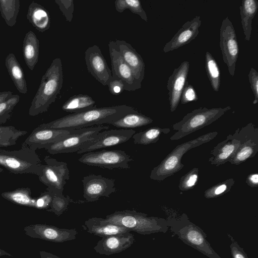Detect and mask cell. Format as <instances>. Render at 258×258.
Returning a JSON list of instances; mask_svg holds the SVG:
<instances>
[{
  "instance_id": "f1b7e54d",
  "label": "cell",
  "mask_w": 258,
  "mask_h": 258,
  "mask_svg": "<svg viewBox=\"0 0 258 258\" xmlns=\"http://www.w3.org/2000/svg\"><path fill=\"white\" fill-rule=\"evenodd\" d=\"M153 120L138 111L127 114L111 124L123 129H128L141 127L149 124Z\"/></svg>"
},
{
  "instance_id": "2e32d148",
  "label": "cell",
  "mask_w": 258,
  "mask_h": 258,
  "mask_svg": "<svg viewBox=\"0 0 258 258\" xmlns=\"http://www.w3.org/2000/svg\"><path fill=\"white\" fill-rule=\"evenodd\" d=\"M85 59L88 72L102 85L108 86L112 73L99 46L89 47L85 52Z\"/></svg>"
},
{
  "instance_id": "ba28073f",
  "label": "cell",
  "mask_w": 258,
  "mask_h": 258,
  "mask_svg": "<svg viewBox=\"0 0 258 258\" xmlns=\"http://www.w3.org/2000/svg\"><path fill=\"white\" fill-rule=\"evenodd\" d=\"M45 164L42 165L39 180L47 186L46 190L56 194H62L67 180L69 179V170L67 163L46 156Z\"/></svg>"
},
{
  "instance_id": "7dc6e473",
  "label": "cell",
  "mask_w": 258,
  "mask_h": 258,
  "mask_svg": "<svg viewBox=\"0 0 258 258\" xmlns=\"http://www.w3.org/2000/svg\"><path fill=\"white\" fill-rule=\"evenodd\" d=\"M11 91L0 92V103L9 98L13 95Z\"/></svg>"
},
{
  "instance_id": "60d3db41",
  "label": "cell",
  "mask_w": 258,
  "mask_h": 258,
  "mask_svg": "<svg viewBox=\"0 0 258 258\" xmlns=\"http://www.w3.org/2000/svg\"><path fill=\"white\" fill-rule=\"evenodd\" d=\"M198 100V97L194 87L187 81L182 91L180 103L185 104L192 101Z\"/></svg>"
},
{
  "instance_id": "ab89813d",
  "label": "cell",
  "mask_w": 258,
  "mask_h": 258,
  "mask_svg": "<svg viewBox=\"0 0 258 258\" xmlns=\"http://www.w3.org/2000/svg\"><path fill=\"white\" fill-rule=\"evenodd\" d=\"M54 2L58 6L66 20L71 22L73 17L74 4L73 0H55Z\"/></svg>"
},
{
  "instance_id": "d6a6232c",
  "label": "cell",
  "mask_w": 258,
  "mask_h": 258,
  "mask_svg": "<svg viewBox=\"0 0 258 258\" xmlns=\"http://www.w3.org/2000/svg\"><path fill=\"white\" fill-rule=\"evenodd\" d=\"M205 69L213 90L218 92L221 84V73L217 61L208 51L206 52Z\"/></svg>"
},
{
  "instance_id": "4316f807",
  "label": "cell",
  "mask_w": 258,
  "mask_h": 258,
  "mask_svg": "<svg viewBox=\"0 0 258 258\" xmlns=\"http://www.w3.org/2000/svg\"><path fill=\"white\" fill-rule=\"evenodd\" d=\"M239 10L245 40L249 41L252 30V21L258 10V2L257 0H243Z\"/></svg>"
},
{
  "instance_id": "5b68a950",
  "label": "cell",
  "mask_w": 258,
  "mask_h": 258,
  "mask_svg": "<svg viewBox=\"0 0 258 258\" xmlns=\"http://www.w3.org/2000/svg\"><path fill=\"white\" fill-rule=\"evenodd\" d=\"M217 135V132H210L177 146L159 165L152 170L150 178L153 180L162 181L178 172L184 167L181 158L185 153L211 141Z\"/></svg>"
},
{
  "instance_id": "7a4b0ae2",
  "label": "cell",
  "mask_w": 258,
  "mask_h": 258,
  "mask_svg": "<svg viewBox=\"0 0 258 258\" xmlns=\"http://www.w3.org/2000/svg\"><path fill=\"white\" fill-rule=\"evenodd\" d=\"M63 82L62 64L60 58L57 57L52 60L42 77L39 86L31 101L29 115L35 116L47 111L60 93Z\"/></svg>"
},
{
  "instance_id": "83f0119b",
  "label": "cell",
  "mask_w": 258,
  "mask_h": 258,
  "mask_svg": "<svg viewBox=\"0 0 258 258\" xmlns=\"http://www.w3.org/2000/svg\"><path fill=\"white\" fill-rule=\"evenodd\" d=\"M96 107V102L89 95L78 94L69 98L62 105L63 110L77 113Z\"/></svg>"
},
{
  "instance_id": "9c48e42d",
  "label": "cell",
  "mask_w": 258,
  "mask_h": 258,
  "mask_svg": "<svg viewBox=\"0 0 258 258\" xmlns=\"http://www.w3.org/2000/svg\"><path fill=\"white\" fill-rule=\"evenodd\" d=\"M78 160L87 165L111 169H128L130 168L128 163L133 159L124 151L102 150L86 152Z\"/></svg>"
},
{
  "instance_id": "8fae6325",
  "label": "cell",
  "mask_w": 258,
  "mask_h": 258,
  "mask_svg": "<svg viewBox=\"0 0 258 258\" xmlns=\"http://www.w3.org/2000/svg\"><path fill=\"white\" fill-rule=\"evenodd\" d=\"M219 45L223 61L227 66L230 75L233 77L239 54V46L235 30L228 17L222 22Z\"/></svg>"
},
{
  "instance_id": "cb8c5ba5",
  "label": "cell",
  "mask_w": 258,
  "mask_h": 258,
  "mask_svg": "<svg viewBox=\"0 0 258 258\" xmlns=\"http://www.w3.org/2000/svg\"><path fill=\"white\" fill-rule=\"evenodd\" d=\"M22 52L26 64L33 71L37 64L39 55V41L32 31L27 32L24 38Z\"/></svg>"
},
{
  "instance_id": "ac0fdd59",
  "label": "cell",
  "mask_w": 258,
  "mask_h": 258,
  "mask_svg": "<svg viewBox=\"0 0 258 258\" xmlns=\"http://www.w3.org/2000/svg\"><path fill=\"white\" fill-rule=\"evenodd\" d=\"M189 70V62L183 61L173 70L168 79L166 88L168 91L171 112L174 111L179 104L182 91L187 81Z\"/></svg>"
},
{
  "instance_id": "bcb514c9",
  "label": "cell",
  "mask_w": 258,
  "mask_h": 258,
  "mask_svg": "<svg viewBox=\"0 0 258 258\" xmlns=\"http://www.w3.org/2000/svg\"><path fill=\"white\" fill-rule=\"evenodd\" d=\"M247 184L252 187L258 186V174L256 173H251L247 176L246 179Z\"/></svg>"
},
{
  "instance_id": "5bb4252c",
  "label": "cell",
  "mask_w": 258,
  "mask_h": 258,
  "mask_svg": "<svg viewBox=\"0 0 258 258\" xmlns=\"http://www.w3.org/2000/svg\"><path fill=\"white\" fill-rule=\"evenodd\" d=\"M80 129H54L36 127L27 137L22 146L36 151L57 142L70 135L76 134Z\"/></svg>"
},
{
  "instance_id": "f35d334b",
  "label": "cell",
  "mask_w": 258,
  "mask_h": 258,
  "mask_svg": "<svg viewBox=\"0 0 258 258\" xmlns=\"http://www.w3.org/2000/svg\"><path fill=\"white\" fill-rule=\"evenodd\" d=\"M198 177L199 169L195 167L180 178L178 185L179 189L181 191L192 189L197 183Z\"/></svg>"
},
{
  "instance_id": "c3c4849f",
  "label": "cell",
  "mask_w": 258,
  "mask_h": 258,
  "mask_svg": "<svg viewBox=\"0 0 258 258\" xmlns=\"http://www.w3.org/2000/svg\"><path fill=\"white\" fill-rule=\"evenodd\" d=\"M44 258H60L51 253H45Z\"/></svg>"
},
{
  "instance_id": "7402d4cb",
  "label": "cell",
  "mask_w": 258,
  "mask_h": 258,
  "mask_svg": "<svg viewBox=\"0 0 258 258\" xmlns=\"http://www.w3.org/2000/svg\"><path fill=\"white\" fill-rule=\"evenodd\" d=\"M135 242L134 235L130 232L102 237L94 247L96 252L109 255L120 252Z\"/></svg>"
},
{
  "instance_id": "4dcf8cb0",
  "label": "cell",
  "mask_w": 258,
  "mask_h": 258,
  "mask_svg": "<svg viewBox=\"0 0 258 258\" xmlns=\"http://www.w3.org/2000/svg\"><path fill=\"white\" fill-rule=\"evenodd\" d=\"M19 0H0V12L7 25L14 26L20 10Z\"/></svg>"
},
{
  "instance_id": "f6af8a7d",
  "label": "cell",
  "mask_w": 258,
  "mask_h": 258,
  "mask_svg": "<svg viewBox=\"0 0 258 258\" xmlns=\"http://www.w3.org/2000/svg\"><path fill=\"white\" fill-rule=\"evenodd\" d=\"M108 86L110 93L113 95H118L124 90L123 84L120 79L112 77Z\"/></svg>"
},
{
  "instance_id": "603a6c76",
  "label": "cell",
  "mask_w": 258,
  "mask_h": 258,
  "mask_svg": "<svg viewBox=\"0 0 258 258\" xmlns=\"http://www.w3.org/2000/svg\"><path fill=\"white\" fill-rule=\"evenodd\" d=\"M26 18L39 32L43 33L50 27V16L48 11L43 6L34 1L28 7Z\"/></svg>"
},
{
  "instance_id": "f546056e",
  "label": "cell",
  "mask_w": 258,
  "mask_h": 258,
  "mask_svg": "<svg viewBox=\"0 0 258 258\" xmlns=\"http://www.w3.org/2000/svg\"><path fill=\"white\" fill-rule=\"evenodd\" d=\"M170 131L168 128L152 127L144 131L135 133L132 137L135 144L147 145L156 143L161 134H167Z\"/></svg>"
},
{
  "instance_id": "e0dca14e",
  "label": "cell",
  "mask_w": 258,
  "mask_h": 258,
  "mask_svg": "<svg viewBox=\"0 0 258 258\" xmlns=\"http://www.w3.org/2000/svg\"><path fill=\"white\" fill-rule=\"evenodd\" d=\"M108 48L112 77L120 79L122 81L124 90L133 91L139 89L132 71L117 49L114 41L110 40L109 42Z\"/></svg>"
},
{
  "instance_id": "d4e9b609",
  "label": "cell",
  "mask_w": 258,
  "mask_h": 258,
  "mask_svg": "<svg viewBox=\"0 0 258 258\" xmlns=\"http://www.w3.org/2000/svg\"><path fill=\"white\" fill-rule=\"evenodd\" d=\"M5 66L16 89L22 94L28 91L24 71L14 54L10 53L5 58Z\"/></svg>"
},
{
  "instance_id": "6da1fadb",
  "label": "cell",
  "mask_w": 258,
  "mask_h": 258,
  "mask_svg": "<svg viewBox=\"0 0 258 258\" xmlns=\"http://www.w3.org/2000/svg\"><path fill=\"white\" fill-rule=\"evenodd\" d=\"M135 108L126 105L95 107L77 113H71L51 122L40 124V128L80 129L104 123H110L124 115L137 112Z\"/></svg>"
},
{
  "instance_id": "d6986e66",
  "label": "cell",
  "mask_w": 258,
  "mask_h": 258,
  "mask_svg": "<svg viewBox=\"0 0 258 258\" xmlns=\"http://www.w3.org/2000/svg\"><path fill=\"white\" fill-rule=\"evenodd\" d=\"M114 42L124 61L132 70L139 89L141 88L145 70L143 58L131 44L125 41L116 39Z\"/></svg>"
},
{
  "instance_id": "8992f818",
  "label": "cell",
  "mask_w": 258,
  "mask_h": 258,
  "mask_svg": "<svg viewBox=\"0 0 258 258\" xmlns=\"http://www.w3.org/2000/svg\"><path fill=\"white\" fill-rule=\"evenodd\" d=\"M231 108L228 106L224 108L200 107L194 109L172 125L173 130L176 132L170 137V140L181 139L212 123Z\"/></svg>"
},
{
  "instance_id": "b9f144b4",
  "label": "cell",
  "mask_w": 258,
  "mask_h": 258,
  "mask_svg": "<svg viewBox=\"0 0 258 258\" xmlns=\"http://www.w3.org/2000/svg\"><path fill=\"white\" fill-rule=\"evenodd\" d=\"M248 78L250 88L254 95L252 104L255 105L258 102V73L255 69L250 68Z\"/></svg>"
},
{
  "instance_id": "484cf974",
  "label": "cell",
  "mask_w": 258,
  "mask_h": 258,
  "mask_svg": "<svg viewBox=\"0 0 258 258\" xmlns=\"http://www.w3.org/2000/svg\"><path fill=\"white\" fill-rule=\"evenodd\" d=\"M85 225L88 233L102 238L131 232L129 229L117 225L99 223L96 217L88 219L85 221Z\"/></svg>"
},
{
  "instance_id": "7c38bea8",
  "label": "cell",
  "mask_w": 258,
  "mask_h": 258,
  "mask_svg": "<svg viewBox=\"0 0 258 258\" xmlns=\"http://www.w3.org/2000/svg\"><path fill=\"white\" fill-rule=\"evenodd\" d=\"M136 133L133 129H120L103 131L96 135L95 138L83 144L77 152L82 154L123 143L128 141Z\"/></svg>"
},
{
  "instance_id": "ee69618b",
  "label": "cell",
  "mask_w": 258,
  "mask_h": 258,
  "mask_svg": "<svg viewBox=\"0 0 258 258\" xmlns=\"http://www.w3.org/2000/svg\"><path fill=\"white\" fill-rule=\"evenodd\" d=\"M53 193L46 190L37 198H35L34 207L38 208H47L50 206Z\"/></svg>"
},
{
  "instance_id": "ffe728a7",
  "label": "cell",
  "mask_w": 258,
  "mask_h": 258,
  "mask_svg": "<svg viewBox=\"0 0 258 258\" xmlns=\"http://www.w3.org/2000/svg\"><path fill=\"white\" fill-rule=\"evenodd\" d=\"M202 20L199 16L184 23L170 40L165 44L163 52L172 51L189 43L198 36Z\"/></svg>"
},
{
  "instance_id": "9a60e30c",
  "label": "cell",
  "mask_w": 258,
  "mask_h": 258,
  "mask_svg": "<svg viewBox=\"0 0 258 258\" xmlns=\"http://www.w3.org/2000/svg\"><path fill=\"white\" fill-rule=\"evenodd\" d=\"M83 197L87 202H95L101 197H109L116 191L114 180L101 175L89 174L82 179Z\"/></svg>"
},
{
  "instance_id": "d590c367",
  "label": "cell",
  "mask_w": 258,
  "mask_h": 258,
  "mask_svg": "<svg viewBox=\"0 0 258 258\" xmlns=\"http://www.w3.org/2000/svg\"><path fill=\"white\" fill-rule=\"evenodd\" d=\"M20 101L18 94H13L0 103V124L5 123L12 116L15 107Z\"/></svg>"
},
{
  "instance_id": "30bf717a",
  "label": "cell",
  "mask_w": 258,
  "mask_h": 258,
  "mask_svg": "<svg viewBox=\"0 0 258 258\" xmlns=\"http://www.w3.org/2000/svg\"><path fill=\"white\" fill-rule=\"evenodd\" d=\"M108 128V126L102 125L81 128L79 132L48 145L44 148L51 154L77 152L86 142L94 139L97 133Z\"/></svg>"
},
{
  "instance_id": "44dd1931",
  "label": "cell",
  "mask_w": 258,
  "mask_h": 258,
  "mask_svg": "<svg viewBox=\"0 0 258 258\" xmlns=\"http://www.w3.org/2000/svg\"><path fill=\"white\" fill-rule=\"evenodd\" d=\"M238 132L239 128L233 134L227 136L225 140L211 150L210 154L213 156L209 159V162L212 165L218 166L224 164L234 155L241 144Z\"/></svg>"
},
{
  "instance_id": "8d00e7d4",
  "label": "cell",
  "mask_w": 258,
  "mask_h": 258,
  "mask_svg": "<svg viewBox=\"0 0 258 258\" xmlns=\"http://www.w3.org/2000/svg\"><path fill=\"white\" fill-rule=\"evenodd\" d=\"M234 183L235 180L230 178L216 183L205 190L204 196L207 199H213L222 196L230 190Z\"/></svg>"
},
{
  "instance_id": "52a82bcc",
  "label": "cell",
  "mask_w": 258,
  "mask_h": 258,
  "mask_svg": "<svg viewBox=\"0 0 258 258\" xmlns=\"http://www.w3.org/2000/svg\"><path fill=\"white\" fill-rule=\"evenodd\" d=\"M42 164L36 151L22 146L18 150H0V166L14 174L29 173L39 176Z\"/></svg>"
},
{
  "instance_id": "7bdbcfd3",
  "label": "cell",
  "mask_w": 258,
  "mask_h": 258,
  "mask_svg": "<svg viewBox=\"0 0 258 258\" xmlns=\"http://www.w3.org/2000/svg\"><path fill=\"white\" fill-rule=\"evenodd\" d=\"M230 240V249L232 258H248L243 248L240 246L235 239L230 234H227Z\"/></svg>"
},
{
  "instance_id": "4fadbf2b",
  "label": "cell",
  "mask_w": 258,
  "mask_h": 258,
  "mask_svg": "<svg viewBox=\"0 0 258 258\" xmlns=\"http://www.w3.org/2000/svg\"><path fill=\"white\" fill-rule=\"evenodd\" d=\"M241 144L234 155L228 161L231 164L239 165L255 156L258 151V128L248 123L239 128Z\"/></svg>"
},
{
  "instance_id": "277c9868",
  "label": "cell",
  "mask_w": 258,
  "mask_h": 258,
  "mask_svg": "<svg viewBox=\"0 0 258 258\" xmlns=\"http://www.w3.org/2000/svg\"><path fill=\"white\" fill-rule=\"evenodd\" d=\"M169 229L183 242L209 258H222L207 240L206 233L185 214L166 219Z\"/></svg>"
},
{
  "instance_id": "681fc988",
  "label": "cell",
  "mask_w": 258,
  "mask_h": 258,
  "mask_svg": "<svg viewBox=\"0 0 258 258\" xmlns=\"http://www.w3.org/2000/svg\"><path fill=\"white\" fill-rule=\"evenodd\" d=\"M3 171V169L0 166V173Z\"/></svg>"
},
{
  "instance_id": "1f68e13d",
  "label": "cell",
  "mask_w": 258,
  "mask_h": 258,
  "mask_svg": "<svg viewBox=\"0 0 258 258\" xmlns=\"http://www.w3.org/2000/svg\"><path fill=\"white\" fill-rule=\"evenodd\" d=\"M4 198L17 204L34 206L35 198L31 197V190L29 187H19L14 190L2 193Z\"/></svg>"
},
{
  "instance_id": "3957f363",
  "label": "cell",
  "mask_w": 258,
  "mask_h": 258,
  "mask_svg": "<svg viewBox=\"0 0 258 258\" xmlns=\"http://www.w3.org/2000/svg\"><path fill=\"white\" fill-rule=\"evenodd\" d=\"M96 219L99 223L117 225L142 235L165 233L169 230L166 219L149 217L135 210L116 211L107 215L105 218L96 217Z\"/></svg>"
},
{
  "instance_id": "e575fe53",
  "label": "cell",
  "mask_w": 258,
  "mask_h": 258,
  "mask_svg": "<svg viewBox=\"0 0 258 258\" xmlns=\"http://www.w3.org/2000/svg\"><path fill=\"white\" fill-rule=\"evenodd\" d=\"M116 10L122 13L125 10L129 9L133 13L139 15L141 18L148 22V17L139 0H116L114 2Z\"/></svg>"
},
{
  "instance_id": "74e56055",
  "label": "cell",
  "mask_w": 258,
  "mask_h": 258,
  "mask_svg": "<svg viewBox=\"0 0 258 258\" xmlns=\"http://www.w3.org/2000/svg\"><path fill=\"white\" fill-rule=\"evenodd\" d=\"M71 201H73L69 196L65 197L62 193H53L50 205L51 209L48 211L53 212L56 215L59 216L67 210L68 207Z\"/></svg>"
},
{
  "instance_id": "836d02e7",
  "label": "cell",
  "mask_w": 258,
  "mask_h": 258,
  "mask_svg": "<svg viewBox=\"0 0 258 258\" xmlns=\"http://www.w3.org/2000/svg\"><path fill=\"white\" fill-rule=\"evenodd\" d=\"M27 133L26 131L18 130L14 126H0V150L16 144L19 138Z\"/></svg>"
}]
</instances>
